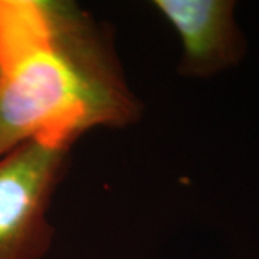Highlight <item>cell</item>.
<instances>
[{
	"instance_id": "1",
	"label": "cell",
	"mask_w": 259,
	"mask_h": 259,
	"mask_svg": "<svg viewBox=\"0 0 259 259\" xmlns=\"http://www.w3.org/2000/svg\"><path fill=\"white\" fill-rule=\"evenodd\" d=\"M143 114L110 32L71 2L0 0V157L32 140L75 144Z\"/></svg>"
},
{
	"instance_id": "2",
	"label": "cell",
	"mask_w": 259,
	"mask_h": 259,
	"mask_svg": "<svg viewBox=\"0 0 259 259\" xmlns=\"http://www.w3.org/2000/svg\"><path fill=\"white\" fill-rule=\"evenodd\" d=\"M72 147L32 140L0 157V259H44L51 250L49 210Z\"/></svg>"
},
{
	"instance_id": "3",
	"label": "cell",
	"mask_w": 259,
	"mask_h": 259,
	"mask_svg": "<svg viewBox=\"0 0 259 259\" xmlns=\"http://www.w3.org/2000/svg\"><path fill=\"white\" fill-rule=\"evenodd\" d=\"M151 5L180 39V76L210 78L236 66L246 54L235 2L154 0Z\"/></svg>"
}]
</instances>
